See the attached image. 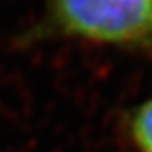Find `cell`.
I'll return each instance as SVG.
<instances>
[{
	"label": "cell",
	"mask_w": 152,
	"mask_h": 152,
	"mask_svg": "<svg viewBox=\"0 0 152 152\" xmlns=\"http://www.w3.org/2000/svg\"><path fill=\"white\" fill-rule=\"evenodd\" d=\"M50 15L68 35L152 51V0H50Z\"/></svg>",
	"instance_id": "obj_1"
},
{
	"label": "cell",
	"mask_w": 152,
	"mask_h": 152,
	"mask_svg": "<svg viewBox=\"0 0 152 152\" xmlns=\"http://www.w3.org/2000/svg\"><path fill=\"white\" fill-rule=\"evenodd\" d=\"M130 134L141 152H152V97L134 112L130 119Z\"/></svg>",
	"instance_id": "obj_2"
}]
</instances>
